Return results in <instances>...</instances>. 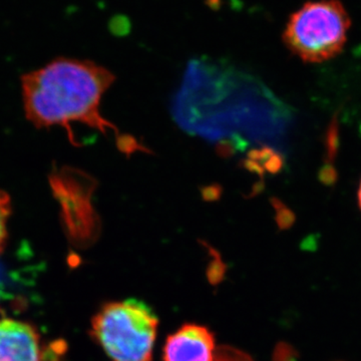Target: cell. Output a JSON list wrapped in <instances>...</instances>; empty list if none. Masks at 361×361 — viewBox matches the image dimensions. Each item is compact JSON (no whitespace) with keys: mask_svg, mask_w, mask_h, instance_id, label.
<instances>
[{"mask_svg":"<svg viewBox=\"0 0 361 361\" xmlns=\"http://www.w3.org/2000/svg\"><path fill=\"white\" fill-rule=\"evenodd\" d=\"M298 360V353L295 348H292L289 344L282 343L278 344L275 349L274 358L273 361H297Z\"/></svg>","mask_w":361,"mask_h":361,"instance_id":"obj_8","label":"cell"},{"mask_svg":"<svg viewBox=\"0 0 361 361\" xmlns=\"http://www.w3.org/2000/svg\"><path fill=\"white\" fill-rule=\"evenodd\" d=\"M11 199L6 192L0 190V253L4 250L7 238V220L11 215Z\"/></svg>","mask_w":361,"mask_h":361,"instance_id":"obj_7","label":"cell"},{"mask_svg":"<svg viewBox=\"0 0 361 361\" xmlns=\"http://www.w3.org/2000/svg\"><path fill=\"white\" fill-rule=\"evenodd\" d=\"M159 319L139 299L106 304L92 322V336L111 361H152Z\"/></svg>","mask_w":361,"mask_h":361,"instance_id":"obj_3","label":"cell"},{"mask_svg":"<svg viewBox=\"0 0 361 361\" xmlns=\"http://www.w3.org/2000/svg\"><path fill=\"white\" fill-rule=\"evenodd\" d=\"M215 336L203 325L188 323L168 336L164 361H215Z\"/></svg>","mask_w":361,"mask_h":361,"instance_id":"obj_6","label":"cell"},{"mask_svg":"<svg viewBox=\"0 0 361 361\" xmlns=\"http://www.w3.org/2000/svg\"><path fill=\"white\" fill-rule=\"evenodd\" d=\"M349 27L350 18L338 0L306 2L289 18L283 42L305 63H323L341 54Z\"/></svg>","mask_w":361,"mask_h":361,"instance_id":"obj_4","label":"cell"},{"mask_svg":"<svg viewBox=\"0 0 361 361\" xmlns=\"http://www.w3.org/2000/svg\"><path fill=\"white\" fill-rule=\"evenodd\" d=\"M115 77L90 61L59 58L21 78L26 118L37 128H65L77 145L71 123H84L106 134L118 133L99 111L102 97Z\"/></svg>","mask_w":361,"mask_h":361,"instance_id":"obj_2","label":"cell"},{"mask_svg":"<svg viewBox=\"0 0 361 361\" xmlns=\"http://www.w3.org/2000/svg\"><path fill=\"white\" fill-rule=\"evenodd\" d=\"M6 279H4V271L0 266V301L2 300V297L6 293Z\"/></svg>","mask_w":361,"mask_h":361,"instance_id":"obj_10","label":"cell"},{"mask_svg":"<svg viewBox=\"0 0 361 361\" xmlns=\"http://www.w3.org/2000/svg\"><path fill=\"white\" fill-rule=\"evenodd\" d=\"M357 199H358V205H360V208L361 210V182H360V188H358Z\"/></svg>","mask_w":361,"mask_h":361,"instance_id":"obj_11","label":"cell"},{"mask_svg":"<svg viewBox=\"0 0 361 361\" xmlns=\"http://www.w3.org/2000/svg\"><path fill=\"white\" fill-rule=\"evenodd\" d=\"M118 148L123 153H133L135 149H140L144 151L145 149L139 148L135 140L130 137H121L118 140ZM146 151V149H145Z\"/></svg>","mask_w":361,"mask_h":361,"instance_id":"obj_9","label":"cell"},{"mask_svg":"<svg viewBox=\"0 0 361 361\" xmlns=\"http://www.w3.org/2000/svg\"><path fill=\"white\" fill-rule=\"evenodd\" d=\"M58 348L45 343L30 323L0 318V361H59Z\"/></svg>","mask_w":361,"mask_h":361,"instance_id":"obj_5","label":"cell"},{"mask_svg":"<svg viewBox=\"0 0 361 361\" xmlns=\"http://www.w3.org/2000/svg\"><path fill=\"white\" fill-rule=\"evenodd\" d=\"M265 90L250 75L228 66L195 61L188 66L174 104L176 120L188 132L210 140L234 137L236 147L263 137Z\"/></svg>","mask_w":361,"mask_h":361,"instance_id":"obj_1","label":"cell"}]
</instances>
